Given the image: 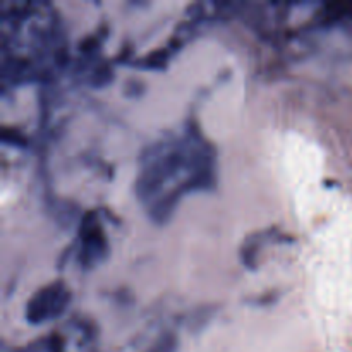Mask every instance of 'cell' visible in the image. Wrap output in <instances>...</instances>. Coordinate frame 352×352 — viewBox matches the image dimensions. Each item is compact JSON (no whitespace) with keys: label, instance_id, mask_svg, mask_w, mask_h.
<instances>
[{"label":"cell","instance_id":"obj_1","mask_svg":"<svg viewBox=\"0 0 352 352\" xmlns=\"http://www.w3.org/2000/svg\"><path fill=\"white\" fill-rule=\"evenodd\" d=\"M210 179L212 160L201 138L160 141L144 155L138 175V195L155 219H165L182 191L205 188Z\"/></svg>","mask_w":352,"mask_h":352},{"label":"cell","instance_id":"obj_2","mask_svg":"<svg viewBox=\"0 0 352 352\" xmlns=\"http://www.w3.org/2000/svg\"><path fill=\"white\" fill-rule=\"evenodd\" d=\"M69 302V291L62 282H54L47 287L40 289L30 299L26 308L28 322L38 325L52 318H57Z\"/></svg>","mask_w":352,"mask_h":352},{"label":"cell","instance_id":"obj_3","mask_svg":"<svg viewBox=\"0 0 352 352\" xmlns=\"http://www.w3.org/2000/svg\"><path fill=\"white\" fill-rule=\"evenodd\" d=\"M81 253H79V260L85 267H93L103 260L107 254V241L103 237L102 229L95 220H85L81 226Z\"/></svg>","mask_w":352,"mask_h":352}]
</instances>
